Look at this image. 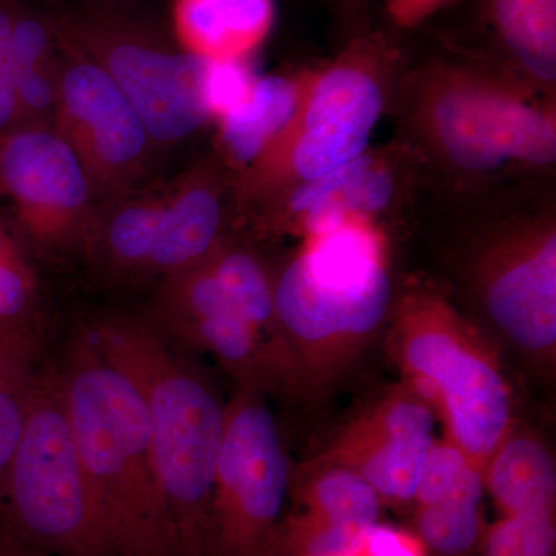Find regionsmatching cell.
Masks as SVG:
<instances>
[{
	"label": "cell",
	"mask_w": 556,
	"mask_h": 556,
	"mask_svg": "<svg viewBox=\"0 0 556 556\" xmlns=\"http://www.w3.org/2000/svg\"><path fill=\"white\" fill-rule=\"evenodd\" d=\"M437 420L430 405L402 382L354 417L316 463L356 471L383 504H413Z\"/></svg>",
	"instance_id": "4fadbf2b"
},
{
	"label": "cell",
	"mask_w": 556,
	"mask_h": 556,
	"mask_svg": "<svg viewBox=\"0 0 556 556\" xmlns=\"http://www.w3.org/2000/svg\"><path fill=\"white\" fill-rule=\"evenodd\" d=\"M303 517L365 535L379 525L383 501L356 471L317 464L300 495Z\"/></svg>",
	"instance_id": "d4e9b609"
},
{
	"label": "cell",
	"mask_w": 556,
	"mask_h": 556,
	"mask_svg": "<svg viewBox=\"0 0 556 556\" xmlns=\"http://www.w3.org/2000/svg\"><path fill=\"white\" fill-rule=\"evenodd\" d=\"M179 49L208 61H248L276 20V0H174Z\"/></svg>",
	"instance_id": "e0dca14e"
},
{
	"label": "cell",
	"mask_w": 556,
	"mask_h": 556,
	"mask_svg": "<svg viewBox=\"0 0 556 556\" xmlns=\"http://www.w3.org/2000/svg\"><path fill=\"white\" fill-rule=\"evenodd\" d=\"M38 278L20 237L0 223V324L36 328Z\"/></svg>",
	"instance_id": "83f0119b"
},
{
	"label": "cell",
	"mask_w": 556,
	"mask_h": 556,
	"mask_svg": "<svg viewBox=\"0 0 556 556\" xmlns=\"http://www.w3.org/2000/svg\"><path fill=\"white\" fill-rule=\"evenodd\" d=\"M289 490L291 463L266 393L237 386L215 466L212 556H278Z\"/></svg>",
	"instance_id": "ba28073f"
},
{
	"label": "cell",
	"mask_w": 556,
	"mask_h": 556,
	"mask_svg": "<svg viewBox=\"0 0 556 556\" xmlns=\"http://www.w3.org/2000/svg\"><path fill=\"white\" fill-rule=\"evenodd\" d=\"M448 0H383L391 20L401 27H415Z\"/></svg>",
	"instance_id": "1f68e13d"
},
{
	"label": "cell",
	"mask_w": 556,
	"mask_h": 556,
	"mask_svg": "<svg viewBox=\"0 0 556 556\" xmlns=\"http://www.w3.org/2000/svg\"><path fill=\"white\" fill-rule=\"evenodd\" d=\"M484 493V477H478L434 503L416 506L417 540L438 556L473 554L485 527L481 511Z\"/></svg>",
	"instance_id": "4316f807"
},
{
	"label": "cell",
	"mask_w": 556,
	"mask_h": 556,
	"mask_svg": "<svg viewBox=\"0 0 556 556\" xmlns=\"http://www.w3.org/2000/svg\"><path fill=\"white\" fill-rule=\"evenodd\" d=\"M160 328L186 345L211 354L237 386L295 393L257 329L241 316L207 263L160 278Z\"/></svg>",
	"instance_id": "7c38bea8"
},
{
	"label": "cell",
	"mask_w": 556,
	"mask_h": 556,
	"mask_svg": "<svg viewBox=\"0 0 556 556\" xmlns=\"http://www.w3.org/2000/svg\"><path fill=\"white\" fill-rule=\"evenodd\" d=\"M0 521L50 556H118L98 517L60 371L40 369L2 495Z\"/></svg>",
	"instance_id": "5b68a950"
},
{
	"label": "cell",
	"mask_w": 556,
	"mask_h": 556,
	"mask_svg": "<svg viewBox=\"0 0 556 556\" xmlns=\"http://www.w3.org/2000/svg\"><path fill=\"white\" fill-rule=\"evenodd\" d=\"M493 24L511 56L538 83L556 80V0H493Z\"/></svg>",
	"instance_id": "484cf974"
},
{
	"label": "cell",
	"mask_w": 556,
	"mask_h": 556,
	"mask_svg": "<svg viewBox=\"0 0 556 556\" xmlns=\"http://www.w3.org/2000/svg\"><path fill=\"white\" fill-rule=\"evenodd\" d=\"M0 199L20 239L49 257L86 255L97 203L83 167L53 129L0 135Z\"/></svg>",
	"instance_id": "30bf717a"
},
{
	"label": "cell",
	"mask_w": 556,
	"mask_h": 556,
	"mask_svg": "<svg viewBox=\"0 0 556 556\" xmlns=\"http://www.w3.org/2000/svg\"><path fill=\"white\" fill-rule=\"evenodd\" d=\"M306 86L308 73L255 76L244 98L217 119L223 160L240 172L252 166L294 118Z\"/></svg>",
	"instance_id": "ac0fdd59"
},
{
	"label": "cell",
	"mask_w": 556,
	"mask_h": 556,
	"mask_svg": "<svg viewBox=\"0 0 556 556\" xmlns=\"http://www.w3.org/2000/svg\"><path fill=\"white\" fill-rule=\"evenodd\" d=\"M164 193H130L97 204L86 257L110 277L146 276L159 240Z\"/></svg>",
	"instance_id": "d6986e66"
},
{
	"label": "cell",
	"mask_w": 556,
	"mask_h": 556,
	"mask_svg": "<svg viewBox=\"0 0 556 556\" xmlns=\"http://www.w3.org/2000/svg\"><path fill=\"white\" fill-rule=\"evenodd\" d=\"M362 556H426L417 536L388 526H375L358 548Z\"/></svg>",
	"instance_id": "4dcf8cb0"
},
{
	"label": "cell",
	"mask_w": 556,
	"mask_h": 556,
	"mask_svg": "<svg viewBox=\"0 0 556 556\" xmlns=\"http://www.w3.org/2000/svg\"><path fill=\"white\" fill-rule=\"evenodd\" d=\"M13 9L14 0H0V135L22 127L11 43Z\"/></svg>",
	"instance_id": "f546056e"
},
{
	"label": "cell",
	"mask_w": 556,
	"mask_h": 556,
	"mask_svg": "<svg viewBox=\"0 0 556 556\" xmlns=\"http://www.w3.org/2000/svg\"><path fill=\"white\" fill-rule=\"evenodd\" d=\"M11 43L22 126L53 129L60 47L49 21L14 0Z\"/></svg>",
	"instance_id": "44dd1931"
},
{
	"label": "cell",
	"mask_w": 556,
	"mask_h": 556,
	"mask_svg": "<svg viewBox=\"0 0 556 556\" xmlns=\"http://www.w3.org/2000/svg\"><path fill=\"white\" fill-rule=\"evenodd\" d=\"M486 320L538 372L555 371L556 230L529 223L490 241L473 265Z\"/></svg>",
	"instance_id": "8fae6325"
},
{
	"label": "cell",
	"mask_w": 556,
	"mask_h": 556,
	"mask_svg": "<svg viewBox=\"0 0 556 556\" xmlns=\"http://www.w3.org/2000/svg\"><path fill=\"white\" fill-rule=\"evenodd\" d=\"M60 375L80 466L116 554L179 556L138 391L89 332L70 345Z\"/></svg>",
	"instance_id": "3957f363"
},
{
	"label": "cell",
	"mask_w": 556,
	"mask_h": 556,
	"mask_svg": "<svg viewBox=\"0 0 556 556\" xmlns=\"http://www.w3.org/2000/svg\"><path fill=\"white\" fill-rule=\"evenodd\" d=\"M53 130L75 153L97 204L138 192L159 153L108 73L61 47Z\"/></svg>",
	"instance_id": "9c48e42d"
},
{
	"label": "cell",
	"mask_w": 556,
	"mask_h": 556,
	"mask_svg": "<svg viewBox=\"0 0 556 556\" xmlns=\"http://www.w3.org/2000/svg\"><path fill=\"white\" fill-rule=\"evenodd\" d=\"M58 47L104 70L137 110L156 152L177 148L212 121L208 60L170 46L141 22L110 11L49 17Z\"/></svg>",
	"instance_id": "8992f818"
},
{
	"label": "cell",
	"mask_w": 556,
	"mask_h": 556,
	"mask_svg": "<svg viewBox=\"0 0 556 556\" xmlns=\"http://www.w3.org/2000/svg\"><path fill=\"white\" fill-rule=\"evenodd\" d=\"M486 492L501 515L556 508V466L551 447L517 426L484 468Z\"/></svg>",
	"instance_id": "ffe728a7"
},
{
	"label": "cell",
	"mask_w": 556,
	"mask_h": 556,
	"mask_svg": "<svg viewBox=\"0 0 556 556\" xmlns=\"http://www.w3.org/2000/svg\"><path fill=\"white\" fill-rule=\"evenodd\" d=\"M486 109L507 161L543 167L556 159L554 110L530 101L514 87L485 78Z\"/></svg>",
	"instance_id": "cb8c5ba5"
},
{
	"label": "cell",
	"mask_w": 556,
	"mask_h": 556,
	"mask_svg": "<svg viewBox=\"0 0 556 556\" xmlns=\"http://www.w3.org/2000/svg\"><path fill=\"white\" fill-rule=\"evenodd\" d=\"M225 179L215 160H203L164 192L159 240L146 276L167 277L200 265L225 240Z\"/></svg>",
	"instance_id": "9a60e30c"
},
{
	"label": "cell",
	"mask_w": 556,
	"mask_h": 556,
	"mask_svg": "<svg viewBox=\"0 0 556 556\" xmlns=\"http://www.w3.org/2000/svg\"><path fill=\"white\" fill-rule=\"evenodd\" d=\"M0 556H50L22 541L0 521Z\"/></svg>",
	"instance_id": "d6a6232c"
},
{
	"label": "cell",
	"mask_w": 556,
	"mask_h": 556,
	"mask_svg": "<svg viewBox=\"0 0 556 556\" xmlns=\"http://www.w3.org/2000/svg\"><path fill=\"white\" fill-rule=\"evenodd\" d=\"M396 190L393 172L386 161L364 152L324 177L278 193L270 203L274 223L302 236L328 228L348 217L375 219L390 204Z\"/></svg>",
	"instance_id": "2e32d148"
},
{
	"label": "cell",
	"mask_w": 556,
	"mask_h": 556,
	"mask_svg": "<svg viewBox=\"0 0 556 556\" xmlns=\"http://www.w3.org/2000/svg\"><path fill=\"white\" fill-rule=\"evenodd\" d=\"M378 47L364 40L328 67L308 73L303 100L283 134L240 174L243 200L266 203L367 152L382 115Z\"/></svg>",
	"instance_id": "52a82bcc"
},
{
	"label": "cell",
	"mask_w": 556,
	"mask_h": 556,
	"mask_svg": "<svg viewBox=\"0 0 556 556\" xmlns=\"http://www.w3.org/2000/svg\"><path fill=\"white\" fill-rule=\"evenodd\" d=\"M427 135L456 169L489 174L508 163L486 109L484 76L439 70L424 93Z\"/></svg>",
	"instance_id": "5bb4252c"
},
{
	"label": "cell",
	"mask_w": 556,
	"mask_h": 556,
	"mask_svg": "<svg viewBox=\"0 0 556 556\" xmlns=\"http://www.w3.org/2000/svg\"><path fill=\"white\" fill-rule=\"evenodd\" d=\"M481 556H556V508L501 515L484 527Z\"/></svg>",
	"instance_id": "f1b7e54d"
},
{
	"label": "cell",
	"mask_w": 556,
	"mask_h": 556,
	"mask_svg": "<svg viewBox=\"0 0 556 556\" xmlns=\"http://www.w3.org/2000/svg\"><path fill=\"white\" fill-rule=\"evenodd\" d=\"M38 329L0 324V495L40 372Z\"/></svg>",
	"instance_id": "603a6c76"
},
{
	"label": "cell",
	"mask_w": 556,
	"mask_h": 556,
	"mask_svg": "<svg viewBox=\"0 0 556 556\" xmlns=\"http://www.w3.org/2000/svg\"><path fill=\"white\" fill-rule=\"evenodd\" d=\"M273 287L278 328L300 390H324L390 317L386 237L367 217L306 233L298 254L273 277Z\"/></svg>",
	"instance_id": "7a4b0ae2"
},
{
	"label": "cell",
	"mask_w": 556,
	"mask_h": 556,
	"mask_svg": "<svg viewBox=\"0 0 556 556\" xmlns=\"http://www.w3.org/2000/svg\"><path fill=\"white\" fill-rule=\"evenodd\" d=\"M387 350L433 409L445 439L482 471L514 430V397L496 351L452 305L413 291L394 306Z\"/></svg>",
	"instance_id": "277c9868"
},
{
	"label": "cell",
	"mask_w": 556,
	"mask_h": 556,
	"mask_svg": "<svg viewBox=\"0 0 556 556\" xmlns=\"http://www.w3.org/2000/svg\"><path fill=\"white\" fill-rule=\"evenodd\" d=\"M206 263L241 316L265 340L278 365L291 380L295 393L302 394L294 365L278 328L273 277L263 263L248 249L230 244L226 239L212 252Z\"/></svg>",
	"instance_id": "7402d4cb"
},
{
	"label": "cell",
	"mask_w": 556,
	"mask_h": 556,
	"mask_svg": "<svg viewBox=\"0 0 556 556\" xmlns=\"http://www.w3.org/2000/svg\"><path fill=\"white\" fill-rule=\"evenodd\" d=\"M89 336L98 353L130 380L144 405L179 556H212V492L225 402L214 383L175 353L149 321L102 317Z\"/></svg>",
	"instance_id": "6da1fadb"
}]
</instances>
